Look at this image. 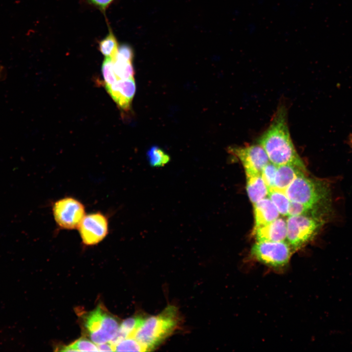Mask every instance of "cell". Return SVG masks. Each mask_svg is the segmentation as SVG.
Segmentation results:
<instances>
[{
    "label": "cell",
    "mask_w": 352,
    "mask_h": 352,
    "mask_svg": "<svg viewBox=\"0 0 352 352\" xmlns=\"http://www.w3.org/2000/svg\"><path fill=\"white\" fill-rule=\"evenodd\" d=\"M257 141L265 151L270 162L277 166L291 164L306 171L305 164L290 136L285 105L278 106L269 125Z\"/></svg>",
    "instance_id": "cell-1"
},
{
    "label": "cell",
    "mask_w": 352,
    "mask_h": 352,
    "mask_svg": "<svg viewBox=\"0 0 352 352\" xmlns=\"http://www.w3.org/2000/svg\"><path fill=\"white\" fill-rule=\"evenodd\" d=\"M177 309L170 305L155 316L145 318L132 337L137 340L146 351L156 348L176 329L179 322Z\"/></svg>",
    "instance_id": "cell-2"
},
{
    "label": "cell",
    "mask_w": 352,
    "mask_h": 352,
    "mask_svg": "<svg viewBox=\"0 0 352 352\" xmlns=\"http://www.w3.org/2000/svg\"><path fill=\"white\" fill-rule=\"evenodd\" d=\"M290 201L302 203L325 214L329 210L330 190L325 181L299 174L284 191Z\"/></svg>",
    "instance_id": "cell-3"
},
{
    "label": "cell",
    "mask_w": 352,
    "mask_h": 352,
    "mask_svg": "<svg viewBox=\"0 0 352 352\" xmlns=\"http://www.w3.org/2000/svg\"><path fill=\"white\" fill-rule=\"evenodd\" d=\"M324 222L323 218L311 215L289 216L286 220V239L293 251L310 242Z\"/></svg>",
    "instance_id": "cell-4"
},
{
    "label": "cell",
    "mask_w": 352,
    "mask_h": 352,
    "mask_svg": "<svg viewBox=\"0 0 352 352\" xmlns=\"http://www.w3.org/2000/svg\"><path fill=\"white\" fill-rule=\"evenodd\" d=\"M85 322L91 341L97 345L110 342L119 328L117 319L101 306L89 313Z\"/></svg>",
    "instance_id": "cell-5"
},
{
    "label": "cell",
    "mask_w": 352,
    "mask_h": 352,
    "mask_svg": "<svg viewBox=\"0 0 352 352\" xmlns=\"http://www.w3.org/2000/svg\"><path fill=\"white\" fill-rule=\"evenodd\" d=\"M293 250L286 242H257L251 247V256L257 261L274 268L289 263Z\"/></svg>",
    "instance_id": "cell-6"
},
{
    "label": "cell",
    "mask_w": 352,
    "mask_h": 352,
    "mask_svg": "<svg viewBox=\"0 0 352 352\" xmlns=\"http://www.w3.org/2000/svg\"><path fill=\"white\" fill-rule=\"evenodd\" d=\"M52 212L58 226L66 230L78 229L86 215L84 204L70 197L57 200L53 205Z\"/></svg>",
    "instance_id": "cell-7"
},
{
    "label": "cell",
    "mask_w": 352,
    "mask_h": 352,
    "mask_svg": "<svg viewBox=\"0 0 352 352\" xmlns=\"http://www.w3.org/2000/svg\"><path fill=\"white\" fill-rule=\"evenodd\" d=\"M227 151L242 163L246 175H261L264 167L270 162L265 151L259 144L230 146Z\"/></svg>",
    "instance_id": "cell-8"
},
{
    "label": "cell",
    "mask_w": 352,
    "mask_h": 352,
    "mask_svg": "<svg viewBox=\"0 0 352 352\" xmlns=\"http://www.w3.org/2000/svg\"><path fill=\"white\" fill-rule=\"evenodd\" d=\"M83 243L93 245L101 242L109 232V221L100 212L86 215L78 228Z\"/></svg>",
    "instance_id": "cell-9"
},
{
    "label": "cell",
    "mask_w": 352,
    "mask_h": 352,
    "mask_svg": "<svg viewBox=\"0 0 352 352\" xmlns=\"http://www.w3.org/2000/svg\"><path fill=\"white\" fill-rule=\"evenodd\" d=\"M105 88L111 97L121 110H130L135 93L136 85L134 78L119 80Z\"/></svg>",
    "instance_id": "cell-10"
},
{
    "label": "cell",
    "mask_w": 352,
    "mask_h": 352,
    "mask_svg": "<svg viewBox=\"0 0 352 352\" xmlns=\"http://www.w3.org/2000/svg\"><path fill=\"white\" fill-rule=\"evenodd\" d=\"M257 242H281L286 239V220L278 218L253 231Z\"/></svg>",
    "instance_id": "cell-11"
},
{
    "label": "cell",
    "mask_w": 352,
    "mask_h": 352,
    "mask_svg": "<svg viewBox=\"0 0 352 352\" xmlns=\"http://www.w3.org/2000/svg\"><path fill=\"white\" fill-rule=\"evenodd\" d=\"M279 215L277 209L269 198H264L254 203L253 230L274 220L279 218Z\"/></svg>",
    "instance_id": "cell-12"
},
{
    "label": "cell",
    "mask_w": 352,
    "mask_h": 352,
    "mask_svg": "<svg viewBox=\"0 0 352 352\" xmlns=\"http://www.w3.org/2000/svg\"><path fill=\"white\" fill-rule=\"evenodd\" d=\"M302 172H306L291 164L277 166L274 182V189L285 191L296 177Z\"/></svg>",
    "instance_id": "cell-13"
},
{
    "label": "cell",
    "mask_w": 352,
    "mask_h": 352,
    "mask_svg": "<svg viewBox=\"0 0 352 352\" xmlns=\"http://www.w3.org/2000/svg\"><path fill=\"white\" fill-rule=\"evenodd\" d=\"M246 176L247 193L253 204L268 196L269 188L261 175H246Z\"/></svg>",
    "instance_id": "cell-14"
},
{
    "label": "cell",
    "mask_w": 352,
    "mask_h": 352,
    "mask_svg": "<svg viewBox=\"0 0 352 352\" xmlns=\"http://www.w3.org/2000/svg\"><path fill=\"white\" fill-rule=\"evenodd\" d=\"M145 318L140 316L128 318L119 326L118 331L114 338L110 342L113 346L121 340L132 337L141 325Z\"/></svg>",
    "instance_id": "cell-15"
},
{
    "label": "cell",
    "mask_w": 352,
    "mask_h": 352,
    "mask_svg": "<svg viewBox=\"0 0 352 352\" xmlns=\"http://www.w3.org/2000/svg\"><path fill=\"white\" fill-rule=\"evenodd\" d=\"M108 34L98 44V49L106 57L111 58L114 60L119 47L118 42L110 26L108 24Z\"/></svg>",
    "instance_id": "cell-16"
},
{
    "label": "cell",
    "mask_w": 352,
    "mask_h": 352,
    "mask_svg": "<svg viewBox=\"0 0 352 352\" xmlns=\"http://www.w3.org/2000/svg\"><path fill=\"white\" fill-rule=\"evenodd\" d=\"M268 196L280 214L284 216L288 215L290 200L284 191L270 188L269 189Z\"/></svg>",
    "instance_id": "cell-17"
},
{
    "label": "cell",
    "mask_w": 352,
    "mask_h": 352,
    "mask_svg": "<svg viewBox=\"0 0 352 352\" xmlns=\"http://www.w3.org/2000/svg\"><path fill=\"white\" fill-rule=\"evenodd\" d=\"M113 69L118 80L133 78L134 70L132 61L116 57L113 60Z\"/></svg>",
    "instance_id": "cell-18"
},
{
    "label": "cell",
    "mask_w": 352,
    "mask_h": 352,
    "mask_svg": "<svg viewBox=\"0 0 352 352\" xmlns=\"http://www.w3.org/2000/svg\"><path fill=\"white\" fill-rule=\"evenodd\" d=\"M149 164L154 168L164 166L170 161V156L163 149L157 146H152L147 152Z\"/></svg>",
    "instance_id": "cell-19"
},
{
    "label": "cell",
    "mask_w": 352,
    "mask_h": 352,
    "mask_svg": "<svg viewBox=\"0 0 352 352\" xmlns=\"http://www.w3.org/2000/svg\"><path fill=\"white\" fill-rule=\"evenodd\" d=\"M62 348V351L64 352H98L94 343L82 338Z\"/></svg>",
    "instance_id": "cell-20"
},
{
    "label": "cell",
    "mask_w": 352,
    "mask_h": 352,
    "mask_svg": "<svg viewBox=\"0 0 352 352\" xmlns=\"http://www.w3.org/2000/svg\"><path fill=\"white\" fill-rule=\"evenodd\" d=\"M113 348L114 351L117 352H146L142 345L132 337L121 340L114 345Z\"/></svg>",
    "instance_id": "cell-21"
},
{
    "label": "cell",
    "mask_w": 352,
    "mask_h": 352,
    "mask_svg": "<svg viewBox=\"0 0 352 352\" xmlns=\"http://www.w3.org/2000/svg\"><path fill=\"white\" fill-rule=\"evenodd\" d=\"M102 72L105 85L112 84L118 80L114 71L111 58L105 57L102 65Z\"/></svg>",
    "instance_id": "cell-22"
},
{
    "label": "cell",
    "mask_w": 352,
    "mask_h": 352,
    "mask_svg": "<svg viewBox=\"0 0 352 352\" xmlns=\"http://www.w3.org/2000/svg\"><path fill=\"white\" fill-rule=\"evenodd\" d=\"M277 166L269 162L262 170L261 176L269 189L274 188Z\"/></svg>",
    "instance_id": "cell-23"
},
{
    "label": "cell",
    "mask_w": 352,
    "mask_h": 352,
    "mask_svg": "<svg viewBox=\"0 0 352 352\" xmlns=\"http://www.w3.org/2000/svg\"><path fill=\"white\" fill-rule=\"evenodd\" d=\"M91 5L99 9L105 14L107 9L114 0H87Z\"/></svg>",
    "instance_id": "cell-24"
},
{
    "label": "cell",
    "mask_w": 352,
    "mask_h": 352,
    "mask_svg": "<svg viewBox=\"0 0 352 352\" xmlns=\"http://www.w3.org/2000/svg\"><path fill=\"white\" fill-rule=\"evenodd\" d=\"M97 347L98 349V352L114 351L113 346L110 342L99 344L98 345Z\"/></svg>",
    "instance_id": "cell-25"
},
{
    "label": "cell",
    "mask_w": 352,
    "mask_h": 352,
    "mask_svg": "<svg viewBox=\"0 0 352 352\" xmlns=\"http://www.w3.org/2000/svg\"><path fill=\"white\" fill-rule=\"evenodd\" d=\"M4 71L5 70L4 66L0 65V79L3 77Z\"/></svg>",
    "instance_id": "cell-26"
},
{
    "label": "cell",
    "mask_w": 352,
    "mask_h": 352,
    "mask_svg": "<svg viewBox=\"0 0 352 352\" xmlns=\"http://www.w3.org/2000/svg\"><path fill=\"white\" fill-rule=\"evenodd\" d=\"M349 143L352 148V134H351L349 137Z\"/></svg>",
    "instance_id": "cell-27"
}]
</instances>
